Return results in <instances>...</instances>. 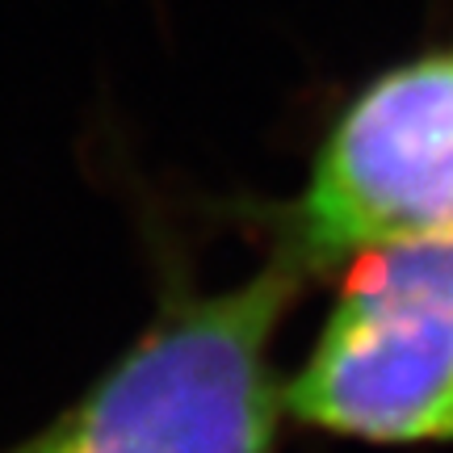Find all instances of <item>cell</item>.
Masks as SVG:
<instances>
[{
    "instance_id": "1",
    "label": "cell",
    "mask_w": 453,
    "mask_h": 453,
    "mask_svg": "<svg viewBox=\"0 0 453 453\" xmlns=\"http://www.w3.org/2000/svg\"><path fill=\"white\" fill-rule=\"evenodd\" d=\"M307 277L277 248L235 286L164 298L110 370L0 453H281L273 349Z\"/></svg>"
},
{
    "instance_id": "3",
    "label": "cell",
    "mask_w": 453,
    "mask_h": 453,
    "mask_svg": "<svg viewBox=\"0 0 453 453\" xmlns=\"http://www.w3.org/2000/svg\"><path fill=\"white\" fill-rule=\"evenodd\" d=\"M453 235V47L378 72L327 127L281 214V252L307 273Z\"/></svg>"
},
{
    "instance_id": "2",
    "label": "cell",
    "mask_w": 453,
    "mask_h": 453,
    "mask_svg": "<svg viewBox=\"0 0 453 453\" xmlns=\"http://www.w3.org/2000/svg\"><path fill=\"white\" fill-rule=\"evenodd\" d=\"M344 269L307 365L286 382L290 420L370 445L453 441V235Z\"/></svg>"
}]
</instances>
